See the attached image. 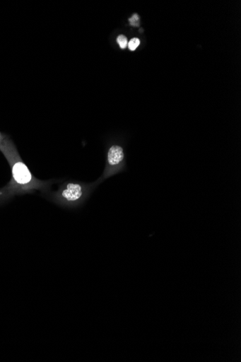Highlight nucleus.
I'll use <instances>...</instances> for the list:
<instances>
[{"instance_id": "obj_1", "label": "nucleus", "mask_w": 241, "mask_h": 362, "mask_svg": "<svg viewBox=\"0 0 241 362\" xmlns=\"http://www.w3.org/2000/svg\"><path fill=\"white\" fill-rule=\"evenodd\" d=\"M0 151L7 158L12 172L10 182L4 188L0 189V201L2 204L15 195L30 193L34 190L46 188L47 183L32 175L12 141L6 139L0 145Z\"/></svg>"}, {"instance_id": "obj_2", "label": "nucleus", "mask_w": 241, "mask_h": 362, "mask_svg": "<svg viewBox=\"0 0 241 362\" xmlns=\"http://www.w3.org/2000/svg\"><path fill=\"white\" fill-rule=\"evenodd\" d=\"M97 185V182L94 184L67 182L64 184V187H61L57 192L52 196V199L61 206L76 208L88 199Z\"/></svg>"}, {"instance_id": "obj_3", "label": "nucleus", "mask_w": 241, "mask_h": 362, "mask_svg": "<svg viewBox=\"0 0 241 362\" xmlns=\"http://www.w3.org/2000/svg\"><path fill=\"white\" fill-rule=\"evenodd\" d=\"M124 153L122 146H112L107 155V165L105 173L98 180V184L121 173L124 168Z\"/></svg>"}, {"instance_id": "obj_4", "label": "nucleus", "mask_w": 241, "mask_h": 362, "mask_svg": "<svg viewBox=\"0 0 241 362\" xmlns=\"http://www.w3.org/2000/svg\"><path fill=\"white\" fill-rule=\"evenodd\" d=\"M141 41L139 39L134 38L128 44L129 49L131 51H134L137 47H139Z\"/></svg>"}, {"instance_id": "obj_5", "label": "nucleus", "mask_w": 241, "mask_h": 362, "mask_svg": "<svg viewBox=\"0 0 241 362\" xmlns=\"http://www.w3.org/2000/svg\"><path fill=\"white\" fill-rule=\"evenodd\" d=\"M117 42L122 49H126L127 47V39L124 35H120L117 39Z\"/></svg>"}, {"instance_id": "obj_6", "label": "nucleus", "mask_w": 241, "mask_h": 362, "mask_svg": "<svg viewBox=\"0 0 241 362\" xmlns=\"http://www.w3.org/2000/svg\"><path fill=\"white\" fill-rule=\"evenodd\" d=\"M129 22H130L131 25L137 26V25H139V16H137L136 14L134 15L129 19Z\"/></svg>"}, {"instance_id": "obj_7", "label": "nucleus", "mask_w": 241, "mask_h": 362, "mask_svg": "<svg viewBox=\"0 0 241 362\" xmlns=\"http://www.w3.org/2000/svg\"><path fill=\"white\" fill-rule=\"evenodd\" d=\"M5 140L6 137L3 136L2 134H0V145H1Z\"/></svg>"}]
</instances>
